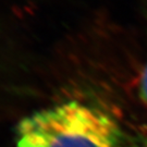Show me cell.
<instances>
[{"instance_id": "obj_1", "label": "cell", "mask_w": 147, "mask_h": 147, "mask_svg": "<svg viewBox=\"0 0 147 147\" xmlns=\"http://www.w3.org/2000/svg\"><path fill=\"white\" fill-rule=\"evenodd\" d=\"M120 125L99 108L67 101L24 118L16 131V147H118Z\"/></svg>"}, {"instance_id": "obj_2", "label": "cell", "mask_w": 147, "mask_h": 147, "mask_svg": "<svg viewBox=\"0 0 147 147\" xmlns=\"http://www.w3.org/2000/svg\"><path fill=\"white\" fill-rule=\"evenodd\" d=\"M118 147H147V134L129 137L126 140L122 138Z\"/></svg>"}, {"instance_id": "obj_3", "label": "cell", "mask_w": 147, "mask_h": 147, "mask_svg": "<svg viewBox=\"0 0 147 147\" xmlns=\"http://www.w3.org/2000/svg\"><path fill=\"white\" fill-rule=\"evenodd\" d=\"M140 95L142 100L147 105V61L145 62L144 67H143L142 73H141V78H140Z\"/></svg>"}]
</instances>
